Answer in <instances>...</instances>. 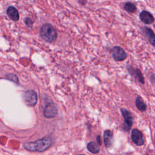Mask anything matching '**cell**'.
I'll use <instances>...</instances> for the list:
<instances>
[{"instance_id": "obj_7", "label": "cell", "mask_w": 155, "mask_h": 155, "mask_svg": "<svg viewBox=\"0 0 155 155\" xmlns=\"http://www.w3.org/2000/svg\"><path fill=\"white\" fill-rule=\"evenodd\" d=\"M57 113L58 109L53 102L47 104L43 110V114L47 118H53L57 115Z\"/></svg>"}, {"instance_id": "obj_18", "label": "cell", "mask_w": 155, "mask_h": 155, "mask_svg": "<svg viewBox=\"0 0 155 155\" xmlns=\"http://www.w3.org/2000/svg\"><path fill=\"white\" fill-rule=\"evenodd\" d=\"M96 140H97V143H98L99 145H101L102 144V142H101V137L100 136H97L96 137Z\"/></svg>"}, {"instance_id": "obj_15", "label": "cell", "mask_w": 155, "mask_h": 155, "mask_svg": "<svg viewBox=\"0 0 155 155\" xmlns=\"http://www.w3.org/2000/svg\"><path fill=\"white\" fill-rule=\"evenodd\" d=\"M124 8L127 12L130 13H133L135 12L136 10V7L135 5L130 2L125 4Z\"/></svg>"}, {"instance_id": "obj_19", "label": "cell", "mask_w": 155, "mask_h": 155, "mask_svg": "<svg viewBox=\"0 0 155 155\" xmlns=\"http://www.w3.org/2000/svg\"><path fill=\"white\" fill-rule=\"evenodd\" d=\"M78 155H86V154H78Z\"/></svg>"}, {"instance_id": "obj_9", "label": "cell", "mask_w": 155, "mask_h": 155, "mask_svg": "<svg viewBox=\"0 0 155 155\" xmlns=\"http://www.w3.org/2000/svg\"><path fill=\"white\" fill-rule=\"evenodd\" d=\"M113 134L111 130H107L104 133V143L107 148L111 147L113 143Z\"/></svg>"}, {"instance_id": "obj_5", "label": "cell", "mask_w": 155, "mask_h": 155, "mask_svg": "<svg viewBox=\"0 0 155 155\" xmlns=\"http://www.w3.org/2000/svg\"><path fill=\"white\" fill-rule=\"evenodd\" d=\"M111 54L116 61H122L126 59L127 53L125 50L119 46H115L111 50Z\"/></svg>"}, {"instance_id": "obj_12", "label": "cell", "mask_w": 155, "mask_h": 155, "mask_svg": "<svg viewBox=\"0 0 155 155\" xmlns=\"http://www.w3.org/2000/svg\"><path fill=\"white\" fill-rule=\"evenodd\" d=\"M87 148L89 152L93 154H97L100 151L98 145L94 142H88L87 145Z\"/></svg>"}, {"instance_id": "obj_13", "label": "cell", "mask_w": 155, "mask_h": 155, "mask_svg": "<svg viewBox=\"0 0 155 155\" xmlns=\"http://www.w3.org/2000/svg\"><path fill=\"white\" fill-rule=\"evenodd\" d=\"M144 32L146 34V35L148 37V39L150 43L154 46V40H155V36L153 31L148 27H144L143 28Z\"/></svg>"}, {"instance_id": "obj_6", "label": "cell", "mask_w": 155, "mask_h": 155, "mask_svg": "<svg viewBox=\"0 0 155 155\" xmlns=\"http://www.w3.org/2000/svg\"><path fill=\"white\" fill-rule=\"evenodd\" d=\"M131 139L132 142L137 146H141L144 144V139L142 133L137 128L131 130Z\"/></svg>"}, {"instance_id": "obj_17", "label": "cell", "mask_w": 155, "mask_h": 155, "mask_svg": "<svg viewBox=\"0 0 155 155\" xmlns=\"http://www.w3.org/2000/svg\"><path fill=\"white\" fill-rule=\"evenodd\" d=\"M24 21H25V24L27 25V27H28L30 28H31L32 27V25H33V21H31V19L30 18H26L25 19Z\"/></svg>"}, {"instance_id": "obj_4", "label": "cell", "mask_w": 155, "mask_h": 155, "mask_svg": "<svg viewBox=\"0 0 155 155\" xmlns=\"http://www.w3.org/2000/svg\"><path fill=\"white\" fill-rule=\"evenodd\" d=\"M120 112L124 119L123 129L125 131H130L131 127L133 125V118L132 114L127 110L124 108H120Z\"/></svg>"}, {"instance_id": "obj_10", "label": "cell", "mask_w": 155, "mask_h": 155, "mask_svg": "<svg viewBox=\"0 0 155 155\" xmlns=\"http://www.w3.org/2000/svg\"><path fill=\"white\" fill-rule=\"evenodd\" d=\"M8 16L13 21H17L19 19V15L18 10L13 6H9L7 9Z\"/></svg>"}, {"instance_id": "obj_16", "label": "cell", "mask_w": 155, "mask_h": 155, "mask_svg": "<svg viewBox=\"0 0 155 155\" xmlns=\"http://www.w3.org/2000/svg\"><path fill=\"white\" fill-rule=\"evenodd\" d=\"M5 79H8L9 81H11L12 82H13L14 83L16 84H19V81H18V77L14 74H8L7 75H5Z\"/></svg>"}, {"instance_id": "obj_8", "label": "cell", "mask_w": 155, "mask_h": 155, "mask_svg": "<svg viewBox=\"0 0 155 155\" xmlns=\"http://www.w3.org/2000/svg\"><path fill=\"white\" fill-rule=\"evenodd\" d=\"M139 18L140 21L145 24H151L154 22V18L153 15L148 12L143 10L139 14Z\"/></svg>"}, {"instance_id": "obj_14", "label": "cell", "mask_w": 155, "mask_h": 155, "mask_svg": "<svg viewBox=\"0 0 155 155\" xmlns=\"http://www.w3.org/2000/svg\"><path fill=\"white\" fill-rule=\"evenodd\" d=\"M136 105L137 109L141 111H144L147 109V105L140 96H137L136 99Z\"/></svg>"}, {"instance_id": "obj_3", "label": "cell", "mask_w": 155, "mask_h": 155, "mask_svg": "<svg viewBox=\"0 0 155 155\" xmlns=\"http://www.w3.org/2000/svg\"><path fill=\"white\" fill-rule=\"evenodd\" d=\"M25 103L30 107L35 106L38 101L37 93L33 90H28L25 91L22 95Z\"/></svg>"}, {"instance_id": "obj_2", "label": "cell", "mask_w": 155, "mask_h": 155, "mask_svg": "<svg viewBox=\"0 0 155 155\" xmlns=\"http://www.w3.org/2000/svg\"><path fill=\"white\" fill-rule=\"evenodd\" d=\"M40 34L42 38L48 42H52L57 38L56 31L50 24H45L42 25L40 30Z\"/></svg>"}, {"instance_id": "obj_1", "label": "cell", "mask_w": 155, "mask_h": 155, "mask_svg": "<svg viewBox=\"0 0 155 155\" xmlns=\"http://www.w3.org/2000/svg\"><path fill=\"white\" fill-rule=\"evenodd\" d=\"M54 143V137L47 135L44 137L33 142H25L23 144L25 150L30 152H43L49 148Z\"/></svg>"}, {"instance_id": "obj_11", "label": "cell", "mask_w": 155, "mask_h": 155, "mask_svg": "<svg viewBox=\"0 0 155 155\" xmlns=\"http://www.w3.org/2000/svg\"><path fill=\"white\" fill-rule=\"evenodd\" d=\"M128 71H130V74H131L132 75H134L135 76L137 77V78L138 79L139 81L143 84H144V79H143V77L140 72V71L139 70V69H133V67H130V68H128Z\"/></svg>"}]
</instances>
